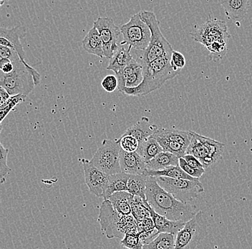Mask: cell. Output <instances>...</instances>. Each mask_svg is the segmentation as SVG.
<instances>
[{
  "label": "cell",
  "mask_w": 252,
  "mask_h": 249,
  "mask_svg": "<svg viewBox=\"0 0 252 249\" xmlns=\"http://www.w3.org/2000/svg\"><path fill=\"white\" fill-rule=\"evenodd\" d=\"M146 200L151 209L159 215L173 220L187 222L198 212L194 205L178 201L158 184L154 177H148L146 182Z\"/></svg>",
  "instance_id": "1"
},
{
  "label": "cell",
  "mask_w": 252,
  "mask_h": 249,
  "mask_svg": "<svg viewBox=\"0 0 252 249\" xmlns=\"http://www.w3.org/2000/svg\"><path fill=\"white\" fill-rule=\"evenodd\" d=\"M171 54H165L151 64L143 67V80L135 88H126L122 94L131 97H142L160 89L167 80L179 75V71L175 70L171 64Z\"/></svg>",
  "instance_id": "2"
},
{
  "label": "cell",
  "mask_w": 252,
  "mask_h": 249,
  "mask_svg": "<svg viewBox=\"0 0 252 249\" xmlns=\"http://www.w3.org/2000/svg\"><path fill=\"white\" fill-rule=\"evenodd\" d=\"M142 20L149 25L151 32V40L148 48L143 51L135 50L137 62L142 67L151 64L160 57L165 54H171L172 45L165 39L160 28V22L153 12L141 11L139 12Z\"/></svg>",
  "instance_id": "3"
},
{
  "label": "cell",
  "mask_w": 252,
  "mask_h": 249,
  "mask_svg": "<svg viewBox=\"0 0 252 249\" xmlns=\"http://www.w3.org/2000/svg\"><path fill=\"white\" fill-rule=\"evenodd\" d=\"M12 64L15 69L11 73L1 72L0 86L4 88L11 97L23 95L28 97L35 86L32 75L21 60Z\"/></svg>",
  "instance_id": "4"
},
{
  "label": "cell",
  "mask_w": 252,
  "mask_h": 249,
  "mask_svg": "<svg viewBox=\"0 0 252 249\" xmlns=\"http://www.w3.org/2000/svg\"><path fill=\"white\" fill-rule=\"evenodd\" d=\"M209 222L202 211L186 223L176 236L175 249H196L208 234Z\"/></svg>",
  "instance_id": "5"
},
{
  "label": "cell",
  "mask_w": 252,
  "mask_h": 249,
  "mask_svg": "<svg viewBox=\"0 0 252 249\" xmlns=\"http://www.w3.org/2000/svg\"><path fill=\"white\" fill-rule=\"evenodd\" d=\"M124 40L121 45H126L138 51L146 50L151 40L149 25L142 20L140 13L135 14L126 24L121 25Z\"/></svg>",
  "instance_id": "6"
},
{
  "label": "cell",
  "mask_w": 252,
  "mask_h": 249,
  "mask_svg": "<svg viewBox=\"0 0 252 249\" xmlns=\"http://www.w3.org/2000/svg\"><path fill=\"white\" fill-rule=\"evenodd\" d=\"M121 149L118 140H104L91 159V163L108 176L122 173L120 165Z\"/></svg>",
  "instance_id": "7"
},
{
  "label": "cell",
  "mask_w": 252,
  "mask_h": 249,
  "mask_svg": "<svg viewBox=\"0 0 252 249\" xmlns=\"http://www.w3.org/2000/svg\"><path fill=\"white\" fill-rule=\"evenodd\" d=\"M158 184L165 191L182 203H189L204 192L202 184L198 180L173 178H156Z\"/></svg>",
  "instance_id": "8"
},
{
  "label": "cell",
  "mask_w": 252,
  "mask_h": 249,
  "mask_svg": "<svg viewBox=\"0 0 252 249\" xmlns=\"http://www.w3.org/2000/svg\"><path fill=\"white\" fill-rule=\"evenodd\" d=\"M94 27L100 33L103 45L104 57L111 59L118 51L121 42L119 37L122 35L121 28L115 24L113 19L108 17H100L94 22Z\"/></svg>",
  "instance_id": "9"
},
{
  "label": "cell",
  "mask_w": 252,
  "mask_h": 249,
  "mask_svg": "<svg viewBox=\"0 0 252 249\" xmlns=\"http://www.w3.org/2000/svg\"><path fill=\"white\" fill-rule=\"evenodd\" d=\"M190 35L195 41L202 44L206 48L216 42L227 43L228 39L231 37L225 22L211 18L201 25L198 31Z\"/></svg>",
  "instance_id": "10"
},
{
  "label": "cell",
  "mask_w": 252,
  "mask_h": 249,
  "mask_svg": "<svg viewBox=\"0 0 252 249\" xmlns=\"http://www.w3.org/2000/svg\"><path fill=\"white\" fill-rule=\"evenodd\" d=\"M25 31V28L21 26H17L15 28H11V29L4 28H0V45L13 49L17 52L23 64L31 71L33 78H34V84H35V86H37L40 83V74L25 61L26 56H25L23 44L20 41V37L23 36Z\"/></svg>",
  "instance_id": "11"
},
{
  "label": "cell",
  "mask_w": 252,
  "mask_h": 249,
  "mask_svg": "<svg viewBox=\"0 0 252 249\" xmlns=\"http://www.w3.org/2000/svg\"><path fill=\"white\" fill-rule=\"evenodd\" d=\"M122 216L114 209L109 200H104L100 207L98 220L102 232L108 239H124L125 235L121 231Z\"/></svg>",
  "instance_id": "12"
},
{
  "label": "cell",
  "mask_w": 252,
  "mask_h": 249,
  "mask_svg": "<svg viewBox=\"0 0 252 249\" xmlns=\"http://www.w3.org/2000/svg\"><path fill=\"white\" fill-rule=\"evenodd\" d=\"M84 171L85 182L90 192L99 198L105 197L109 176L94 167L91 160L80 159Z\"/></svg>",
  "instance_id": "13"
},
{
  "label": "cell",
  "mask_w": 252,
  "mask_h": 249,
  "mask_svg": "<svg viewBox=\"0 0 252 249\" xmlns=\"http://www.w3.org/2000/svg\"><path fill=\"white\" fill-rule=\"evenodd\" d=\"M121 172L130 176L144 175L146 169V163L136 152H126L121 149Z\"/></svg>",
  "instance_id": "14"
},
{
  "label": "cell",
  "mask_w": 252,
  "mask_h": 249,
  "mask_svg": "<svg viewBox=\"0 0 252 249\" xmlns=\"http://www.w3.org/2000/svg\"><path fill=\"white\" fill-rule=\"evenodd\" d=\"M189 135H190V144L187 148L186 154L194 156L201 162L204 169L216 163L215 161L213 160L209 155L207 148L197 138L196 132L189 131Z\"/></svg>",
  "instance_id": "15"
},
{
  "label": "cell",
  "mask_w": 252,
  "mask_h": 249,
  "mask_svg": "<svg viewBox=\"0 0 252 249\" xmlns=\"http://www.w3.org/2000/svg\"><path fill=\"white\" fill-rule=\"evenodd\" d=\"M220 3L227 18L233 21L243 20L250 7V1L248 0H224Z\"/></svg>",
  "instance_id": "16"
},
{
  "label": "cell",
  "mask_w": 252,
  "mask_h": 249,
  "mask_svg": "<svg viewBox=\"0 0 252 249\" xmlns=\"http://www.w3.org/2000/svg\"><path fill=\"white\" fill-rule=\"evenodd\" d=\"M150 214L156 228L159 233H171L176 236L186 224L185 222L173 221L167 217L159 215L151 209V206H150Z\"/></svg>",
  "instance_id": "17"
},
{
  "label": "cell",
  "mask_w": 252,
  "mask_h": 249,
  "mask_svg": "<svg viewBox=\"0 0 252 249\" xmlns=\"http://www.w3.org/2000/svg\"><path fill=\"white\" fill-rule=\"evenodd\" d=\"M157 129V126L150 122L149 118L143 116L136 124L126 129L124 135L135 137L141 143L143 140L152 136Z\"/></svg>",
  "instance_id": "18"
},
{
  "label": "cell",
  "mask_w": 252,
  "mask_h": 249,
  "mask_svg": "<svg viewBox=\"0 0 252 249\" xmlns=\"http://www.w3.org/2000/svg\"><path fill=\"white\" fill-rule=\"evenodd\" d=\"M131 47L126 45H121L118 51L110 60L109 64L106 69L112 71L116 74L124 70V69L134 59L130 51Z\"/></svg>",
  "instance_id": "19"
},
{
  "label": "cell",
  "mask_w": 252,
  "mask_h": 249,
  "mask_svg": "<svg viewBox=\"0 0 252 249\" xmlns=\"http://www.w3.org/2000/svg\"><path fill=\"white\" fill-rule=\"evenodd\" d=\"M154 139L160 138L167 141L175 142L179 144L184 145L188 148L190 144V135L189 132L179 130L173 128H159L158 127L157 131L154 132L152 136Z\"/></svg>",
  "instance_id": "20"
},
{
  "label": "cell",
  "mask_w": 252,
  "mask_h": 249,
  "mask_svg": "<svg viewBox=\"0 0 252 249\" xmlns=\"http://www.w3.org/2000/svg\"><path fill=\"white\" fill-rule=\"evenodd\" d=\"M83 47L87 53L99 58L104 57L103 45L100 33L94 27H93L83 40Z\"/></svg>",
  "instance_id": "21"
},
{
  "label": "cell",
  "mask_w": 252,
  "mask_h": 249,
  "mask_svg": "<svg viewBox=\"0 0 252 249\" xmlns=\"http://www.w3.org/2000/svg\"><path fill=\"white\" fill-rule=\"evenodd\" d=\"M133 197L127 192H118L113 194L108 200L120 215L127 216L132 215L131 203Z\"/></svg>",
  "instance_id": "22"
},
{
  "label": "cell",
  "mask_w": 252,
  "mask_h": 249,
  "mask_svg": "<svg viewBox=\"0 0 252 249\" xmlns=\"http://www.w3.org/2000/svg\"><path fill=\"white\" fill-rule=\"evenodd\" d=\"M163 149L157 140L153 137L146 139L140 143L138 150L136 152L139 154L142 160L148 163L153 159L155 158L158 154L163 152Z\"/></svg>",
  "instance_id": "23"
},
{
  "label": "cell",
  "mask_w": 252,
  "mask_h": 249,
  "mask_svg": "<svg viewBox=\"0 0 252 249\" xmlns=\"http://www.w3.org/2000/svg\"><path fill=\"white\" fill-rule=\"evenodd\" d=\"M171 166H179V158L166 152L160 153L155 158L146 163V169L155 171L164 170Z\"/></svg>",
  "instance_id": "24"
},
{
  "label": "cell",
  "mask_w": 252,
  "mask_h": 249,
  "mask_svg": "<svg viewBox=\"0 0 252 249\" xmlns=\"http://www.w3.org/2000/svg\"><path fill=\"white\" fill-rule=\"evenodd\" d=\"M129 178L130 175L123 173L110 176L104 200L109 199L113 194L118 192H127Z\"/></svg>",
  "instance_id": "25"
},
{
  "label": "cell",
  "mask_w": 252,
  "mask_h": 249,
  "mask_svg": "<svg viewBox=\"0 0 252 249\" xmlns=\"http://www.w3.org/2000/svg\"><path fill=\"white\" fill-rule=\"evenodd\" d=\"M144 175L148 177H164L173 178V179H190V180H198V179L189 176L184 170L181 169L180 166L168 167L164 170H158V171L146 170Z\"/></svg>",
  "instance_id": "26"
},
{
  "label": "cell",
  "mask_w": 252,
  "mask_h": 249,
  "mask_svg": "<svg viewBox=\"0 0 252 249\" xmlns=\"http://www.w3.org/2000/svg\"><path fill=\"white\" fill-rule=\"evenodd\" d=\"M147 179L148 176L145 175L130 176L127 182V193L147 201L146 195Z\"/></svg>",
  "instance_id": "27"
},
{
  "label": "cell",
  "mask_w": 252,
  "mask_h": 249,
  "mask_svg": "<svg viewBox=\"0 0 252 249\" xmlns=\"http://www.w3.org/2000/svg\"><path fill=\"white\" fill-rule=\"evenodd\" d=\"M176 236L171 233H161L149 244L143 246V249H175Z\"/></svg>",
  "instance_id": "28"
},
{
  "label": "cell",
  "mask_w": 252,
  "mask_h": 249,
  "mask_svg": "<svg viewBox=\"0 0 252 249\" xmlns=\"http://www.w3.org/2000/svg\"><path fill=\"white\" fill-rule=\"evenodd\" d=\"M196 136L203 144L207 148L209 152V155L212 157L213 160L217 162V161L221 158L222 154L225 149V144L220 142L216 141L212 139L202 136V135H198L196 132Z\"/></svg>",
  "instance_id": "29"
},
{
  "label": "cell",
  "mask_w": 252,
  "mask_h": 249,
  "mask_svg": "<svg viewBox=\"0 0 252 249\" xmlns=\"http://www.w3.org/2000/svg\"><path fill=\"white\" fill-rule=\"evenodd\" d=\"M132 215L137 222L141 221L146 217H151L150 206L147 201L140 197L134 196L131 203Z\"/></svg>",
  "instance_id": "30"
},
{
  "label": "cell",
  "mask_w": 252,
  "mask_h": 249,
  "mask_svg": "<svg viewBox=\"0 0 252 249\" xmlns=\"http://www.w3.org/2000/svg\"><path fill=\"white\" fill-rule=\"evenodd\" d=\"M155 140H157L158 142L163 148V152L171 153L179 157V159L183 158L186 155L187 147L184 146V145L175 142L167 141L163 139L157 138Z\"/></svg>",
  "instance_id": "31"
},
{
  "label": "cell",
  "mask_w": 252,
  "mask_h": 249,
  "mask_svg": "<svg viewBox=\"0 0 252 249\" xmlns=\"http://www.w3.org/2000/svg\"><path fill=\"white\" fill-rule=\"evenodd\" d=\"M141 65L138 64L136 60L134 58L133 61L127 65L124 70L118 72V74H116L118 80V90L119 92L122 93V91L125 89L126 81L127 77L131 75L132 73H133V72H135L138 68L141 67Z\"/></svg>",
  "instance_id": "32"
},
{
  "label": "cell",
  "mask_w": 252,
  "mask_h": 249,
  "mask_svg": "<svg viewBox=\"0 0 252 249\" xmlns=\"http://www.w3.org/2000/svg\"><path fill=\"white\" fill-rule=\"evenodd\" d=\"M26 97L23 95H16L12 96L9 98V100L4 104V105L0 107V109H1V112H0V117H1V124L4 119L7 117V115L14 110V108L17 107V105H20L23 102H25Z\"/></svg>",
  "instance_id": "33"
},
{
  "label": "cell",
  "mask_w": 252,
  "mask_h": 249,
  "mask_svg": "<svg viewBox=\"0 0 252 249\" xmlns=\"http://www.w3.org/2000/svg\"><path fill=\"white\" fill-rule=\"evenodd\" d=\"M8 154H9V149H6L3 144L0 143V182L1 184L6 182V176L12 171L7 165Z\"/></svg>",
  "instance_id": "34"
},
{
  "label": "cell",
  "mask_w": 252,
  "mask_h": 249,
  "mask_svg": "<svg viewBox=\"0 0 252 249\" xmlns=\"http://www.w3.org/2000/svg\"><path fill=\"white\" fill-rule=\"evenodd\" d=\"M121 149L126 152H135L138 150L140 142L135 137L130 135H124L118 139Z\"/></svg>",
  "instance_id": "35"
},
{
  "label": "cell",
  "mask_w": 252,
  "mask_h": 249,
  "mask_svg": "<svg viewBox=\"0 0 252 249\" xmlns=\"http://www.w3.org/2000/svg\"><path fill=\"white\" fill-rule=\"evenodd\" d=\"M209 51L211 59L217 62L221 60L227 53V46L226 43L223 42H216L211 44L206 48Z\"/></svg>",
  "instance_id": "36"
},
{
  "label": "cell",
  "mask_w": 252,
  "mask_h": 249,
  "mask_svg": "<svg viewBox=\"0 0 252 249\" xmlns=\"http://www.w3.org/2000/svg\"><path fill=\"white\" fill-rule=\"evenodd\" d=\"M121 244L127 249H143L144 246L140 237L139 233L126 234L124 239L121 241Z\"/></svg>",
  "instance_id": "37"
},
{
  "label": "cell",
  "mask_w": 252,
  "mask_h": 249,
  "mask_svg": "<svg viewBox=\"0 0 252 249\" xmlns=\"http://www.w3.org/2000/svg\"><path fill=\"white\" fill-rule=\"evenodd\" d=\"M143 80V67L138 68L133 73L127 77L126 88H135L141 84ZM125 88V89H126Z\"/></svg>",
  "instance_id": "38"
},
{
  "label": "cell",
  "mask_w": 252,
  "mask_h": 249,
  "mask_svg": "<svg viewBox=\"0 0 252 249\" xmlns=\"http://www.w3.org/2000/svg\"><path fill=\"white\" fill-rule=\"evenodd\" d=\"M179 166L187 175L196 179H199L205 173V170H197L189 166L184 158L179 159Z\"/></svg>",
  "instance_id": "39"
},
{
  "label": "cell",
  "mask_w": 252,
  "mask_h": 249,
  "mask_svg": "<svg viewBox=\"0 0 252 249\" xmlns=\"http://www.w3.org/2000/svg\"><path fill=\"white\" fill-rule=\"evenodd\" d=\"M102 87L107 92L113 93L118 89V80L117 77L115 75H108L102 79L101 82Z\"/></svg>",
  "instance_id": "40"
},
{
  "label": "cell",
  "mask_w": 252,
  "mask_h": 249,
  "mask_svg": "<svg viewBox=\"0 0 252 249\" xmlns=\"http://www.w3.org/2000/svg\"><path fill=\"white\" fill-rule=\"evenodd\" d=\"M171 64L173 69L181 71V69L186 66V58L180 52L173 50L171 55Z\"/></svg>",
  "instance_id": "41"
},
{
  "label": "cell",
  "mask_w": 252,
  "mask_h": 249,
  "mask_svg": "<svg viewBox=\"0 0 252 249\" xmlns=\"http://www.w3.org/2000/svg\"><path fill=\"white\" fill-rule=\"evenodd\" d=\"M0 58L9 59L12 63L17 62L21 60L15 50L3 45H0Z\"/></svg>",
  "instance_id": "42"
},
{
  "label": "cell",
  "mask_w": 252,
  "mask_h": 249,
  "mask_svg": "<svg viewBox=\"0 0 252 249\" xmlns=\"http://www.w3.org/2000/svg\"><path fill=\"white\" fill-rule=\"evenodd\" d=\"M15 69L14 64L7 58H0V70L4 74L11 73Z\"/></svg>",
  "instance_id": "43"
},
{
  "label": "cell",
  "mask_w": 252,
  "mask_h": 249,
  "mask_svg": "<svg viewBox=\"0 0 252 249\" xmlns=\"http://www.w3.org/2000/svg\"><path fill=\"white\" fill-rule=\"evenodd\" d=\"M183 158L185 160L189 166L191 167V168L197 170H204L201 162L198 159L196 158L194 156L190 155V154H186Z\"/></svg>",
  "instance_id": "44"
},
{
  "label": "cell",
  "mask_w": 252,
  "mask_h": 249,
  "mask_svg": "<svg viewBox=\"0 0 252 249\" xmlns=\"http://www.w3.org/2000/svg\"><path fill=\"white\" fill-rule=\"evenodd\" d=\"M10 97L9 93L4 88L0 86V107L4 105Z\"/></svg>",
  "instance_id": "45"
}]
</instances>
